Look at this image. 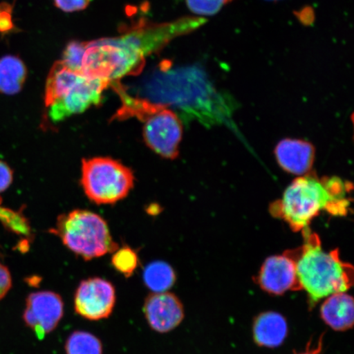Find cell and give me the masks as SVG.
Returning <instances> with one entry per match:
<instances>
[{"label": "cell", "mask_w": 354, "mask_h": 354, "mask_svg": "<svg viewBox=\"0 0 354 354\" xmlns=\"http://www.w3.org/2000/svg\"><path fill=\"white\" fill-rule=\"evenodd\" d=\"M12 171L6 162L0 161V193L10 187L12 183Z\"/></svg>", "instance_id": "d4e9b609"}, {"label": "cell", "mask_w": 354, "mask_h": 354, "mask_svg": "<svg viewBox=\"0 0 354 354\" xmlns=\"http://www.w3.org/2000/svg\"><path fill=\"white\" fill-rule=\"evenodd\" d=\"M321 307V317L331 329L344 331L353 328V299L346 292H339L326 297Z\"/></svg>", "instance_id": "4fadbf2b"}, {"label": "cell", "mask_w": 354, "mask_h": 354, "mask_svg": "<svg viewBox=\"0 0 354 354\" xmlns=\"http://www.w3.org/2000/svg\"><path fill=\"white\" fill-rule=\"evenodd\" d=\"M112 266L117 272L126 278L131 277L139 265V257L134 250L124 246L113 252Z\"/></svg>", "instance_id": "d6986e66"}, {"label": "cell", "mask_w": 354, "mask_h": 354, "mask_svg": "<svg viewBox=\"0 0 354 354\" xmlns=\"http://www.w3.org/2000/svg\"><path fill=\"white\" fill-rule=\"evenodd\" d=\"M234 0H185L189 10L197 16L210 17Z\"/></svg>", "instance_id": "44dd1931"}, {"label": "cell", "mask_w": 354, "mask_h": 354, "mask_svg": "<svg viewBox=\"0 0 354 354\" xmlns=\"http://www.w3.org/2000/svg\"><path fill=\"white\" fill-rule=\"evenodd\" d=\"M82 185L86 196L97 205H112L127 197L134 185L130 168L109 158L82 161Z\"/></svg>", "instance_id": "5b68a950"}, {"label": "cell", "mask_w": 354, "mask_h": 354, "mask_svg": "<svg viewBox=\"0 0 354 354\" xmlns=\"http://www.w3.org/2000/svg\"><path fill=\"white\" fill-rule=\"evenodd\" d=\"M116 304V290L110 281L100 277L80 283L74 295L75 312L88 321L106 319Z\"/></svg>", "instance_id": "52a82bcc"}, {"label": "cell", "mask_w": 354, "mask_h": 354, "mask_svg": "<svg viewBox=\"0 0 354 354\" xmlns=\"http://www.w3.org/2000/svg\"><path fill=\"white\" fill-rule=\"evenodd\" d=\"M66 354H103L100 339L90 332L77 330L66 339Z\"/></svg>", "instance_id": "ac0fdd59"}, {"label": "cell", "mask_w": 354, "mask_h": 354, "mask_svg": "<svg viewBox=\"0 0 354 354\" xmlns=\"http://www.w3.org/2000/svg\"><path fill=\"white\" fill-rule=\"evenodd\" d=\"M146 145L161 157L175 159L183 139V123L174 111L158 105L142 121Z\"/></svg>", "instance_id": "8992f818"}, {"label": "cell", "mask_w": 354, "mask_h": 354, "mask_svg": "<svg viewBox=\"0 0 354 354\" xmlns=\"http://www.w3.org/2000/svg\"><path fill=\"white\" fill-rule=\"evenodd\" d=\"M53 233L64 245L86 261L100 258L118 249L106 221L87 210H75L60 216Z\"/></svg>", "instance_id": "277c9868"}, {"label": "cell", "mask_w": 354, "mask_h": 354, "mask_svg": "<svg viewBox=\"0 0 354 354\" xmlns=\"http://www.w3.org/2000/svg\"><path fill=\"white\" fill-rule=\"evenodd\" d=\"M109 86L110 82L104 80L86 77L47 107L48 118L52 122H59L99 105L103 92Z\"/></svg>", "instance_id": "9c48e42d"}, {"label": "cell", "mask_w": 354, "mask_h": 354, "mask_svg": "<svg viewBox=\"0 0 354 354\" xmlns=\"http://www.w3.org/2000/svg\"><path fill=\"white\" fill-rule=\"evenodd\" d=\"M28 70L20 57L6 55L0 59V92L12 95L24 87Z\"/></svg>", "instance_id": "2e32d148"}, {"label": "cell", "mask_w": 354, "mask_h": 354, "mask_svg": "<svg viewBox=\"0 0 354 354\" xmlns=\"http://www.w3.org/2000/svg\"><path fill=\"white\" fill-rule=\"evenodd\" d=\"M268 1H277V0H268Z\"/></svg>", "instance_id": "83f0119b"}, {"label": "cell", "mask_w": 354, "mask_h": 354, "mask_svg": "<svg viewBox=\"0 0 354 354\" xmlns=\"http://www.w3.org/2000/svg\"><path fill=\"white\" fill-rule=\"evenodd\" d=\"M12 12V6L10 4L0 3V33L6 34L15 28Z\"/></svg>", "instance_id": "7402d4cb"}, {"label": "cell", "mask_w": 354, "mask_h": 354, "mask_svg": "<svg viewBox=\"0 0 354 354\" xmlns=\"http://www.w3.org/2000/svg\"><path fill=\"white\" fill-rule=\"evenodd\" d=\"M201 19L137 26L120 37L87 42L82 74L109 82L141 73L146 57L160 50L171 39L192 32Z\"/></svg>", "instance_id": "6da1fadb"}, {"label": "cell", "mask_w": 354, "mask_h": 354, "mask_svg": "<svg viewBox=\"0 0 354 354\" xmlns=\"http://www.w3.org/2000/svg\"><path fill=\"white\" fill-rule=\"evenodd\" d=\"M143 279L145 286L153 293L167 292L175 285L176 281L174 268L162 261H155L146 266Z\"/></svg>", "instance_id": "e0dca14e"}, {"label": "cell", "mask_w": 354, "mask_h": 354, "mask_svg": "<svg viewBox=\"0 0 354 354\" xmlns=\"http://www.w3.org/2000/svg\"><path fill=\"white\" fill-rule=\"evenodd\" d=\"M12 281L10 270L0 263V300H2L12 288Z\"/></svg>", "instance_id": "cb8c5ba5"}, {"label": "cell", "mask_w": 354, "mask_h": 354, "mask_svg": "<svg viewBox=\"0 0 354 354\" xmlns=\"http://www.w3.org/2000/svg\"><path fill=\"white\" fill-rule=\"evenodd\" d=\"M276 157L283 170L295 175H304L312 169L315 149L306 141L286 139L277 146Z\"/></svg>", "instance_id": "7c38bea8"}, {"label": "cell", "mask_w": 354, "mask_h": 354, "mask_svg": "<svg viewBox=\"0 0 354 354\" xmlns=\"http://www.w3.org/2000/svg\"><path fill=\"white\" fill-rule=\"evenodd\" d=\"M351 190L352 185L339 177L320 178L315 174H307L295 179L270 211L275 218L286 221L294 232H303L322 211L346 216Z\"/></svg>", "instance_id": "7a4b0ae2"}, {"label": "cell", "mask_w": 354, "mask_h": 354, "mask_svg": "<svg viewBox=\"0 0 354 354\" xmlns=\"http://www.w3.org/2000/svg\"><path fill=\"white\" fill-rule=\"evenodd\" d=\"M64 314V300L55 292H33L26 298L24 320L39 339L57 328Z\"/></svg>", "instance_id": "ba28073f"}, {"label": "cell", "mask_w": 354, "mask_h": 354, "mask_svg": "<svg viewBox=\"0 0 354 354\" xmlns=\"http://www.w3.org/2000/svg\"><path fill=\"white\" fill-rule=\"evenodd\" d=\"M303 234L304 245L288 251L295 262L300 289L307 292L313 307L322 299L351 289L353 268L343 262L338 250L329 253L323 250L320 238L309 228Z\"/></svg>", "instance_id": "3957f363"}, {"label": "cell", "mask_w": 354, "mask_h": 354, "mask_svg": "<svg viewBox=\"0 0 354 354\" xmlns=\"http://www.w3.org/2000/svg\"><path fill=\"white\" fill-rule=\"evenodd\" d=\"M288 335L286 318L276 312H266L255 318L254 339L261 347L277 348L285 342Z\"/></svg>", "instance_id": "5bb4252c"}, {"label": "cell", "mask_w": 354, "mask_h": 354, "mask_svg": "<svg viewBox=\"0 0 354 354\" xmlns=\"http://www.w3.org/2000/svg\"><path fill=\"white\" fill-rule=\"evenodd\" d=\"M299 354H316L315 353H310V352H306V353H299Z\"/></svg>", "instance_id": "4316f807"}, {"label": "cell", "mask_w": 354, "mask_h": 354, "mask_svg": "<svg viewBox=\"0 0 354 354\" xmlns=\"http://www.w3.org/2000/svg\"><path fill=\"white\" fill-rule=\"evenodd\" d=\"M143 310L149 326L162 334L176 328L185 317L181 301L167 291L149 295L145 299Z\"/></svg>", "instance_id": "8fae6325"}, {"label": "cell", "mask_w": 354, "mask_h": 354, "mask_svg": "<svg viewBox=\"0 0 354 354\" xmlns=\"http://www.w3.org/2000/svg\"><path fill=\"white\" fill-rule=\"evenodd\" d=\"M256 281L270 295H282L289 290H301L295 262L289 251L266 259Z\"/></svg>", "instance_id": "30bf717a"}, {"label": "cell", "mask_w": 354, "mask_h": 354, "mask_svg": "<svg viewBox=\"0 0 354 354\" xmlns=\"http://www.w3.org/2000/svg\"><path fill=\"white\" fill-rule=\"evenodd\" d=\"M87 42L71 41L66 46L64 55V64L74 72L82 73L84 55H85Z\"/></svg>", "instance_id": "ffe728a7"}, {"label": "cell", "mask_w": 354, "mask_h": 354, "mask_svg": "<svg viewBox=\"0 0 354 354\" xmlns=\"http://www.w3.org/2000/svg\"><path fill=\"white\" fill-rule=\"evenodd\" d=\"M0 205H1V199H0ZM3 210V209H1V207H0V215L2 214Z\"/></svg>", "instance_id": "484cf974"}, {"label": "cell", "mask_w": 354, "mask_h": 354, "mask_svg": "<svg viewBox=\"0 0 354 354\" xmlns=\"http://www.w3.org/2000/svg\"><path fill=\"white\" fill-rule=\"evenodd\" d=\"M86 78V77L83 74L69 69L64 64L63 62H56L53 65L47 77L46 96H44V103H46V107L61 98L71 88L76 86Z\"/></svg>", "instance_id": "9a60e30c"}, {"label": "cell", "mask_w": 354, "mask_h": 354, "mask_svg": "<svg viewBox=\"0 0 354 354\" xmlns=\"http://www.w3.org/2000/svg\"><path fill=\"white\" fill-rule=\"evenodd\" d=\"M55 6L66 12H73L85 10L92 0H54Z\"/></svg>", "instance_id": "603a6c76"}]
</instances>
